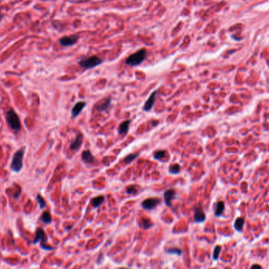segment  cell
<instances>
[{"label": "cell", "instance_id": "1", "mask_svg": "<svg viewBox=\"0 0 269 269\" xmlns=\"http://www.w3.org/2000/svg\"><path fill=\"white\" fill-rule=\"evenodd\" d=\"M146 58V50L145 49H141L128 57L125 60V64L129 66H139L145 61Z\"/></svg>", "mask_w": 269, "mask_h": 269}, {"label": "cell", "instance_id": "2", "mask_svg": "<svg viewBox=\"0 0 269 269\" xmlns=\"http://www.w3.org/2000/svg\"><path fill=\"white\" fill-rule=\"evenodd\" d=\"M25 154V148L21 147L18 150H17L14 154L12 160L10 168L12 171L15 172H19L23 168V157Z\"/></svg>", "mask_w": 269, "mask_h": 269}, {"label": "cell", "instance_id": "3", "mask_svg": "<svg viewBox=\"0 0 269 269\" xmlns=\"http://www.w3.org/2000/svg\"><path fill=\"white\" fill-rule=\"evenodd\" d=\"M6 120L9 127L11 128L14 131H19L21 130V123L19 118L18 115L17 114L15 111L13 109L7 112L6 113Z\"/></svg>", "mask_w": 269, "mask_h": 269}, {"label": "cell", "instance_id": "4", "mask_svg": "<svg viewBox=\"0 0 269 269\" xmlns=\"http://www.w3.org/2000/svg\"><path fill=\"white\" fill-rule=\"evenodd\" d=\"M102 63V60L97 56H91L88 58H84L79 61V65L80 67L85 69H91L100 66Z\"/></svg>", "mask_w": 269, "mask_h": 269}, {"label": "cell", "instance_id": "5", "mask_svg": "<svg viewBox=\"0 0 269 269\" xmlns=\"http://www.w3.org/2000/svg\"><path fill=\"white\" fill-rule=\"evenodd\" d=\"M47 235H46V233H45L44 230L43 229V228H37L36 230V231H35V239H34V241H33V243L35 244L37 243V242H40V246L42 247L43 250H53V247L50 246H47Z\"/></svg>", "mask_w": 269, "mask_h": 269}, {"label": "cell", "instance_id": "6", "mask_svg": "<svg viewBox=\"0 0 269 269\" xmlns=\"http://www.w3.org/2000/svg\"><path fill=\"white\" fill-rule=\"evenodd\" d=\"M161 203V199L157 198H150L145 199L142 202V208L146 210H152L154 208L157 207Z\"/></svg>", "mask_w": 269, "mask_h": 269}, {"label": "cell", "instance_id": "7", "mask_svg": "<svg viewBox=\"0 0 269 269\" xmlns=\"http://www.w3.org/2000/svg\"><path fill=\"white\" fill-rule=\"evenodd\" d=\"M77 35H69V36H64L59 40V43L63 47H71L75 45L78 41Z\"/></svg>", "mask_w": 269, "mask_h": 269}, {"label": "cell", "instance_id": "8", "mask_svg": "<svg viewBox=\"0 0 269 269\" xmlns=\"http://www.w3.org/2000/svg\"><path fill=\"white\" fill-rule=\"evenodd\" d=\"M157 91H154V92L151 93V94L150 95L149 98L146 101L145 104L143 105V110L145 112H149L150 110H152L153 106L154 105L156 99H157Z\"/></svg>", "mask_w": 269, "mask_h": 269}, {"label": "cell", "instance_id": "9", "mask_svg": "<svg viewBox=\"0 0 269 269\" xmlns=\"http://www.w3.org/2000/svg\"><path fill=\"white\" fill-rule=\"evenodd\" d=\"M176 190L174 189H169L166 190L164 192V203L168 207H171L172 206V201L173 200L174 198L176 197Z\"/></svg>", "mask_w": 269, "mask_h": 269}, {"label": "cell", "instance_id": "10", "mask_svg": "<svg viewBox=\"0 0 269 269\" xmlns=\"http://www.w3.org/2000/svg\"><path fill=\"white\" fill-rule=\"evenodd\" d=\"M83 140H84V136L82 133H78L76 135V137L74 140L70 144V150L73 151H77L80 148V146L83 144Z\"/></svg>", "mask_w": 269, "mask_h": 269}, {"label": "cell", "instance_id": "11", "mask_svg": "<svg viewBox=\"0 0 269 269\" xmlns=\"http://www.w3.org/2000/svg\"><path fill=\"white\" fill-rule=\"evenodd\" d=\"M206 219V213L200 206H197L194 209V222L203 223Z\"/></svg>", "mask_w": 269, "mask_h": 269}, {"label": "cell", "instance_id": "12", "mask_svg": "<svg viewBox=\"0 0 269 269\" xmlns=\"http://www.w3.org/2000/svg\"><path fill=\"white\" fill-rule=\"evenodd\" d=\"M86 105H87V103L85 102H78L76 103L75 105L72 109V111H71L72 117L75 118L77 116H79L80 114V113L82 112V110H84V108L86 106Z\"/></svg>", "mask_w": 269, "mask_h": 269}, {"label": "cell", "instance_id": "13", "mask_svg": "<svg viewBox=\"0 0 269 269\" xmlns=\"http://www.w3.org/2000/svg\"><path fill=\"white\" fill-rule=\"evenodd\" d=\"M110 104H111V98L109 97V98L104 99L102 102L96 104L95 106H94V109L97 111H98V112H103V111H105V110H107L109 109V107L110 106Z\"/></svg>", "mask_w": 269, "mask_h": 269}, {"label": "cell", "instance_id": "14", "mask_svg": "<svg viewBox=\"0 0 269 269\" xmlns=\"http://www.w3.org/2000/svg\"><path fill=\"white\" fill-rule=\"evenodd\" d=\"M130 124H131V120H124V121L122 122L121 124H120L119 128H118V133L120 135L125 136L128 132Z\"/></svg>", "mask_w": 269, "mask_h": 269}, {"label": "cell", "instance_id": "15", "mask_svg": "<svg viewBox=\"0 0 269 269\" xmlns=\"http://www.w3.org/2000/svg\"><path fill=\"white\" fill-rule=\"evenodd\" d=\"M81 157H82L83 161L87 164H92L94 162V156L89 150L83 151Z\"/></svg>", "mask_w": 269, "mask_h": 269}, {"label": "cell", "instance_id": "16", "mask_svg": "<svg viewBox=\"0 0 269 269\" xmlns=\"http://www.w3.org/2000/svg\"><path fill=\"white\" fill-rule=\"evenodd\" d=\"M138 225H139V227L141 228H143L144 230L149 229V228H150V227H152L154 226L153 223L150 221V219L145 217H143L141 219L139 223H138Z\"/></svg>", "mask_w": 269, "mask_h": 269}, {"label": "cell", "instance_id": "17", "mask_svg": "<svg viewBox=\"0 0 269 269\" xmlns=\"http://www.w3.org/2000/svg\"><path fill=\"white\" fill-rule=\"evenodd\" d=\"M104 201H105V197L100 195V196L94 197V198L91 199V203L94 208H98L102 205Z\"/></svg>", "mask_w": 269, "mask_h": 269}, {"label": "cell", "instance_id": "18", "mask_svg": "<svg viewBox=\"0 0 269 269\" xmlns=\"http://www.w3.org/2000/svg\"><path fill=\"white\" fill-rule=\"evenodd\" d=\"M224 203L223 202V201H218L215 207V216H220L222 215V213H224Z\"/></svg>", "mask_w": 269, "mask_h": 269}, {"label": "cell", "instance_id": "19", "mask_svg": "<svg viewBox=\"0 0 269 269\" xmlns=\"http://www.w3.org/2000/svg\"><path fill=\"white\" fill-rule=\"evenodd\" d=\"M244 224H245V219L242 217L237 218L235 222H234V228L236 231H238L239 232H241L243 229Z\"/></svg>", "mask_w": 269, "mask_h": 269}, {"label": "cell", "instance_id": "20", "mask_svg": "<svg viewBox=\"0 0 269 269\" xmlns=\"http://www.w3.org/2000/svg\"><path fill=\"white\" fill-rule=\"evenodd\" d=\"M167 152L165 150H157V151H155L154 153V154H153V157L156 160H159V161H162V159H164L165 156H166Z\"/></svg>", "mask_w": 269, "mask_h": 269}, {"label": "cell", "instance_id": "21", "mask_svg": "<svg viewBox=\"0 0 269 269\" xmlns=\"http://www.w3.org/2000/svg\"><path fill=\"white\" fill-rule=\"evenodd\" d=\"M40 220L46 224H49L52 222V216L49 212H44L41 216Z\"/></svg>", "mask_w": 269, "mask_h": 269}, {"label": "cell", "instance_id": "22", "mask_svg": "<svg viewBox=\"0 0 269 269\" xmlns=\"http://www.w3.org/2000/svg\"><path fill=\"white\" fill-rule=\"evenodd\" d=\"M139 157V154L138 153H136V154H128V156L124 158V163L125 164H130L131 162H133L136 158H138Z\"/></svg>", "mask_w": 269, "mask_h": 269}, {"label": "cell", "instance_id": "23", "mask_svg": "<svg viewBox=\"0 0 269 269\" xmlns=\"http://www.w3.org/2000/svg\"><path fill=\"white\" fill-rule=\"evenodd\" d=\"M169 172L171 174L177 175V174L180 173V165L179 164H174L169 165Z\"/></svg>", "mask_w": 269, "mask_h": 269}, {"label": "cell", "instance_id": "24", "mask_svg": "<svg viewBox=\"0 0 269 269\" xmlns=\"http://www.w3.org/2000/svg\"><path fill=\"white\" fill-rule=\"evenodd\" d=\"M221 249H222V247H221L220 246H215V248H214V250H213V259L214 260H217L218 259H219L220 252H221Z\"/></svg>", "mask_w": 269, "mask_h": 269}, {"label": "cell", "instance_id": "25", "mask_svg": "<svg viewBox=\"0 0 269 269\" xmlns=\"http://www.w3.org/2000/svg\"><path fill=\"white\" fill-rule=\"evenodd\" d=\"M169 254H175V255L177 256H180L182 255V250L179 248H170V249H167L166 250H165Z\"/></svg>", "mask_w": 269, "mask_h": 269}, {"label": "cell", "instance_id": "26", "mask_svg": "<svg viewBox=\"0 0 269 269\" xmlns=\"http://www.w3.org/2000/svg\"><path fill=\"white\" fill-rule=\"evenodd\" d=\"M36 200H37V202L39 203V205H40V208H45V206H46V201H45L44 198H43L41 195L38 194L37 196H36Z\"/></svg>", "mask_w": 269, "mask_h": 269}, {"label": "cell", "instance_id": "27", "mask_svg": "<svg viewBox=\"0 0 269 269\" xmlns=\"http://www.w3.org/2000/svg\"><path fill=\"white\" fill-rule=\"evenodd\" d=\"M138 187L136 185H131L127 188V193L128 194H136V192L138 191Z\"/></svg>", "mask_w": 269, "mask_h": 269}, {"label": "cell", "instance_id": "28", "mask_svg": "<svg viewBox=\"0 0 269 269\" xmlns=\"http://www.w3.org/2000/svg\"><path fill=\"white\" fill-rule=\"evenodd\" d=\"M250 269H262L261 266L259 265H253L252 267L250 268Z\"/></svg>", "mask_w": 269, "mask_h": 269}, {"label": "cell", "instance_id": "29", "mask_svg": "<svg viewBox=\"0 0 269 269\" xmlns=\"http://www.w3.org/2000/svg\"><path fill=\"white\" fill-rule=\"evenodd\" d=\"M118 269H129V268H119Z\"/></svg>", "mask_w": 269, "mask_h": 269}, {"label": "cell", "instance_id": "30", "mask_svg": "<svg viewBox=\"0 0 269 269\" xmlns=\"http://www.w3.org/2000/svg\"><path fill=\"white\" fill-rule=\"evenodd\" d=\"M1 18H2V16H1V14H0V20H1Z\"/></svg>", "mask_w": 269, "mask_h": 269}, {"label": "cell", "instance_id": "31", "mask_svg": "<svg viewBox=\"0 0 269 269\" xmlns=\"http://www.w3.org/2000/svg\"><path fill=\"white\" fill-rule=\"evenodd\" d=\"M212 269H215V268H212Z\"/></svg>", "mask_w": 269, "mask_h": 269}]
</instances>
